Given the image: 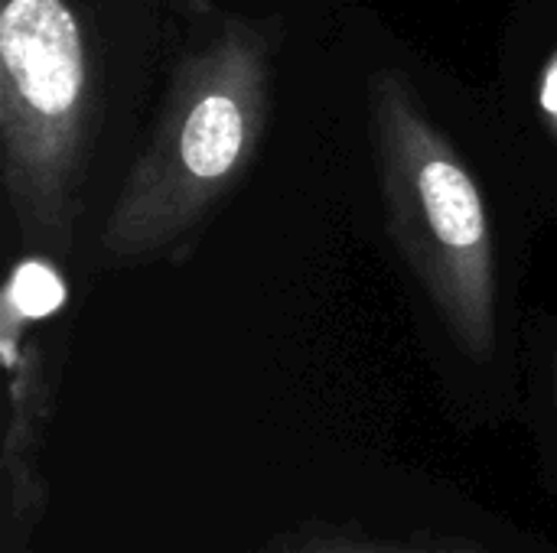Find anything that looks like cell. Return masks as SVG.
Wrapping results in <instances>:
<instances>
[{"mask_svg":"<svg viewBox=\"0 0 557 553\" xmlns=\"http://www.w3.org/2000/svg\"><path fill=\"white\" fill-rule=\"evenodd\" d=\"M268 117V42L245 20L193 49L170 85L150 143L101 231L108 267L137 264L189 235L238 183Z\"/></svg>","mask_w":557,"mask_h":553,"instance_id":"6da1fadb","label":"cell"},{"mask_svg":"<svg viewBox=\"0 0 557 553\" xmlns=\"http://www.w3.org/2000/svg\"><path fill=\"white\" fill-rule=\"evenodd\" d=\"M372 127L395 241L460 352L490 362L499 274L483 192L401 78L372 81Z\"/></svg>","mask_w":557,"mask_h":553,"instance_id":"7a4b0ae2","label":"cell"},{"mask_svg":"<svg viewBox=\"0 0 557 553\" xmlns=\"http://www.w3.org/2000/svg\"><path fill=\"white\" fill-rule=\"evenodd\" d=\"M88 55L65 0H3V189L23 241L65 261L85 179Z\"/></svg>","mask_w":557,"mask_h":553,"instance_id":"3957f363","label":"cell"},{"mask_svg":"<svg viewBox=\"0 0 557 553\" xmlns=\"http://www.w3.org/2000/svg\"><path fill=\"white\" fill-rule=\"evenodd\" d=\"M59 261L33 254L10 271L0 306V352L7 368V433H3V479H7V548L29 541L33 525L46 505V486L36 469L42 427L49 420V362L42 326L59 316L65 303V280Z\"/></svg>","mask_w":557,"mask_h":553,"instance_id":"277c9868","label":"cell"},{"mask_svg":"<svg viewBox=\"0 0 557 553\" xmlns=\"http://www.w3.org/2000/svg\"><path fill=\"white\" fill-rule=\"evenodd\" d=\"M290 553H490L470 541H411V544H379L333 535H307L294 541Z\"/></svg>","mask_w":557,"mask_h":553,"instance_id":"5b68a950","label":"cell"},{"mask_svg":"<svg viewBox=\"0 0 557 553\" xmlns=\"http://www.w3.org/2000/svg\"><path fill=\"white\" fill-rule=\"evenodd\" d=\"M545 108H548V114L555 117L557 124V59L552 62V72L545 78Z\"/></svg>","mask_w":557,"mask_h":553,"instance_id":"8992f818","label":"cell"},{"mask_svg":"<svg viewBox=\"0 0 557 553\" xmlns=\"http://www.w3.org/2000/svg\"><path fill=\"white\" fill-rule=\"evenodd\" d=\"M555 401H557V352H555Z\"/></svg>","mask_w":557,"mask_h":553,"instance_id":"52a82bcc","label":"cell"}]
</instances>
